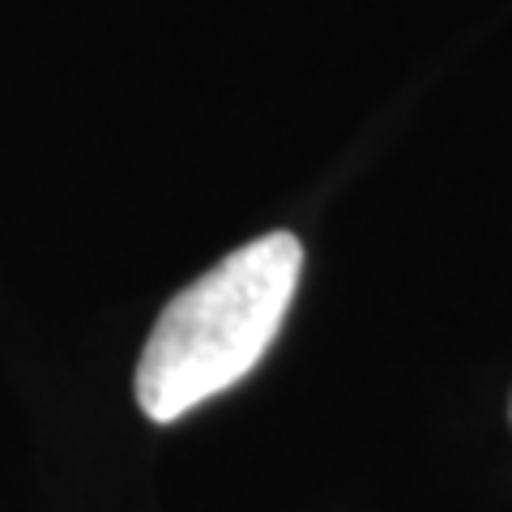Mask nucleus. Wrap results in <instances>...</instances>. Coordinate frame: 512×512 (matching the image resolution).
Returning a JSON list of instances; mask_svg holds the SVG:
<instances>
[{"label": "nucleus", "instance_id": "1", "mask_svg": "<svg viewBox=\"0 0 512 512\" xmlns=\"http://www.w3.org/2000/svg\"><path fill=\"white\" fill-rule=\"evenodd\" d=\"M299 269L303 244L291 231H269L184 286L158 316L137 363L146 419L175 423L244 380L282 329Z\"/></svg>", "mask_w": 512, "mask_h": 512}]
</instances>
